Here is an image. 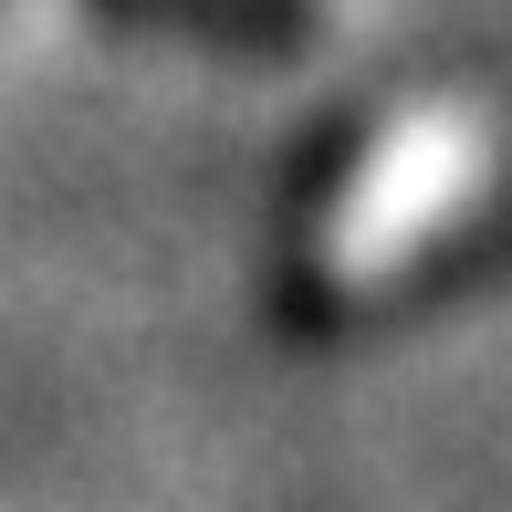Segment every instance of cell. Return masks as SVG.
I'll list each match as a JSON object with an SVG mask.
<instances>
[{"mask_svg":"<svg viewBox=\"0 0 512 512\" xmlns=\"http://www.w3.org/2000/svg\"><path fill=\"white\" fill-rule=\"evenodd\" d=\"M492 189H502V136L471 95L429 84V95L366 115L314 168L283 230V324L356 335V324L398 314L408 293L450 272V251H471Z\"/></svg>","mask_w":512,"mask_h":512,"instance_id":"1","label":"cell"},{"mask_svg":"<svg viewBox=\"0 0 512 512\" xmlns=\"http://www.w3.org/2000/svg\"><path fill=\"white\" fill-rule=\"evenodd\" d=\"M115 21L136 32H178L209 42V53H251V63H283L324 42V0H105Z\"/></svg>","mask_w":512,"mask_h":512,"instance_id":"2","label":"cell"}]
</instances>
